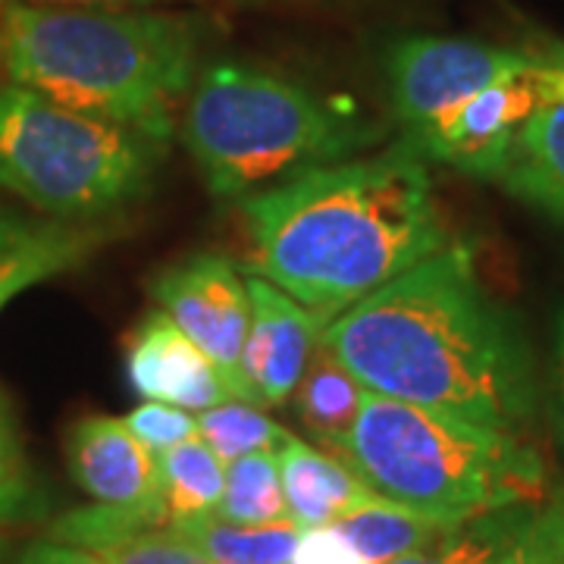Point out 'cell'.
<instances>
[{
  "label": "cell",
  "instance_id": "cell-1",
  "mask_svg": "<svg viewBox=\"0 0 564 564\" xmlns=\"http://www.w3.org/2000/svg\"><path fill=\"white\" fill-rule=\"evenodd\" d=\"M323 345L367 392L518 433L536 414V370L518 321L448 242L323 326Z\"/></svg>",
  "mask_w": 564,
  "mask_h": 564
},
{
  "label": "cell",
  "instance_id": "cell-2",
  "mask_svg": "<svg viewBox=\"0 0 564 564\" xmlns=\"http://www.w3.org/2000/svg\"><path fill=\"white\" fill-rule=\"evenodd\" d=\"M242 214L251 276L323 323L448 245L430 166L404 141L273 182L242 198Z\"/></svg>",
  "mask_w": 564,
  "mask_h": 564
},
{
  "label": "cell",
  "instance_id": "cell-3",
  "mask_svg": "<svg viewBox=\"0 0 564 564\" xmlns=\"http://www.w3.org/2000/svg\"><path fill=\"white\" fill-rule=\"evenodd\" d=\"M207 25L185 13L0 3V79L166 144Z\"/></svg>",
  "mask_w": 564,
  "mask_h": 564
},
{
  "label": "cell",
  "instance_id": "cell-4",
  "mask_svg": "<svg viewBox=\"0 0 564 564\" xmlns=\"http://www.w3.org/2000/svg\"><path fill=\"white\" fill-rule=\"evenodd\" d=\"M333 455L377 496L448 524L549 496L543 458L518 433L377 392Z\"/></svg>",
  "mask_w": 564,
  "mask_h": 564
},
{
  "label": "cell",
  "instance_id": "cell-5",
  "mask_svg": "<svg viewBox=\"0 0 564 564\" xmlns=\"http://www.w3.org/2000/svg\"><path fill=\"white\" fill-rule=\"evenodd\" d=\"M383 126L326 101L302 82L248 63H210L182 113V141L217 198H248L263 185L373 148Z\"/></svg>",
  "mask_w": 564,
  "mask_h": 564
},
{
  "label": "cell",
  "instance_id": "cell-6",
  "mask_svg": "<svg viewBox=\"0 0 564 564\" xmlns=\"http://www.w3.org/2000/svg\"><path fill=\"white\" fill-rule=\"evenodd\" d=\"M161 144L0 79V188L54 220H107L139 204Z\"/></svg>",
  "mask_w": 564,
  "mask_h": 564
},
{
  "label": "cell",
  "instance_id": "cell-7",
  "mask_svg": "<svg viewBox=\"0 0 564 564\" xmlns=\"http://www.w3.org/2000/svg\"><path fill=\"white\" fill-rule=\"evenodd\" d=\"M533 63L527 47H499L486 41L404 35L386 47V85L392 120L404 144H417L440 129L458 107L496 82Z\"/></svg>",
  "mask_w": 564,
  "mask_h": 564
},
{
  "label": "cell",
  "instance_id": "cell-8",
  "mask_svg": "<svg viewBox=\"0 0 564 564\" xmlns=\"http://www.w3.org/2000/svg\"><path fill=\"white\" fill-rule=\"evenodd\" d=\"M151 295L163 314L220 370L232 399L248 402L242 351L251 323V299L248 280L239 276L236 263L214 251L192 254L161 270L151 282Z\"/></svg>",
  "mask_w": 564,
  "mask_h": 564
},
{
  "label": "cell",
  "instance_id": "cell-9",
  "mask_svg": "<svg viewBox=\"0 0 564 564\" xmlns=\"http://www.w3.org/2000/svg\"><path fill=\"white\" fill-rule=\"evenodd\" d=\"M545 88L549 61L543 47H533V63L527 69L474 95L440 129L417 141L414 151L423 161L448 163L467 176L499 182L511 144L543 104Z\"/></svg>",
  "mask_w": 564,
  "mask_h": 564
},
{
  "label": "cell",
  "instance_id": "cell-10",
  "mask_svg": "<svg viewBox=\"0 0 564 564\" xmlns=\"http://www.w3.org/2000/svg\"><path fill=\"white\" fill-rule=\"evenodd\" d=\"M251 323L242 351L248 402L276 408L295 395L326 323L261 276H248Z\"/></svg>",
  "mask_w": 564,
  "mask_h": 564
},
{
  "label": "cell",
  "instance_id": "cell-11",
  "mask_svg": "<svg viewBox=\"0 0 564 564\" xmlns=\"http://www.w3.org/2000/svg\"><path fill=\"white\" fill-rule=\"evenodd\" d=\"M126 377L144 402L176 404L192 414L232 399L220 370L161 307L148 311L132 329L126 345Z\"/></svg>",
  "mask_w": 564,
  "mask_h": 564
},
{
  "label": "cell",
  "instance_id": "cell-12",
  "mask_svg": "<svg viewBox=\"0 0 564 564\" xmlns=\"http://www.w3.org/2000/svg\"><path fill=\"white\" fill-rule=\"evenodd\" d=\"M73 480L101 505L163 508L158 486V455L129 433L122 417L88 414L66 436Z\"/></svg>",
  "mask_w": 564,
  "mask_h": 564
},
{
  "label": "cell",
  "instance_id": "cell-13",
  "mask_svg": "<svg viewBox=\"0 0 564 564\" xmlns=\"http://www.w3.org/2000/svg\"><path fill=\"white\" fill-rule=\"evenodd\" d=\"M549 88L505 161L499 185L564 226V44L545 41Z\"/></svg>",
  "mask_w": 564,
  "mask_h": 564
},
{
  "label": "cell",
  "instance_id": "cell-14",
  "mask_svg": "<svg viewBox=\"0 0 564 564\" xmlns=\"http://www.w3.org/2000/svg\"><path fill=\"white\" fill-rule=\"evenodd\" d=\"M276 467L289 518L302 530L336 524L358 505L377 499V492L339 455L302 443L299 436L276 452Z\"/></svg>",
  "mask_w": 564,
  "mask_h": 564
},
{
  "label": "cell",
  "instance_id": "cell-15",
  "mask_svg": "<svg viewBox=\"0 0 564 564\" xmlns=\"http://www.w3.org/2000/svg\"><path fill=\"white\" fill-rule=\"evenodd\" d=\"M113 236L110 220L35 223L20 242L0 251V311L25 289L91 261Z\"/></svg>",
  "mask_w": 564,
  "mask_h": 564
},
{
  "label": "cell",
  "instance_id": "cell-16",
  "mask_svg": "<svg viewBox=\"0 0 564 564\" xmlns=\"http://www.w3.org/2000/svg\"><path fill=\"white\" fill-rule=\"evenodd\" d=\"M333 527L343 533L345 543L361 555L364 564H386L421 552L436 540H443L445 533L458 524L426 518L414 508H404L377 496L370 502L358 505L355 511H348Z\"/></svg>",
  "mask_w": 564,
  "mask_h": 564
},
{
  "label": "cell",
  "instance_id": "cell-17",
  "mask_svg": "<svg viewBox=\"0 0 564 564\" xmlns=\"http://www.w3.org/2000/svg\"><path fill=\"white\" fill-rule=\"evenodd\" d=\"M292 399H295L304 430L326 452H333L358 421L367 389L321 339Z\"/></svg>",
  "mask_w": 564,
  "mask_h": 564
},
{
  "label": "cell",
  "instance_id": "cell-18",
  "mask_svg": "<svg viewBox=\"0 0 564 564\" xmlns=\"http://www.w3.org/2000/svg\"><path fill=\"white\" fill-rule=\"evenodd\" d=\"M540 502L508 505L464 524L452 527L443 540L426 545L414 555L386 564H508L511 552L524 540Z\"/></svg>",
  "mask_w": 564,
  "mask_h": 564
},
{
  "label": "cell",
  "instance_id": "cell-19",
  "mask_svg": "<svg viewBox=\"0 0 564 564\" xmlns=\"http://www.w3.org/2000/svg\"><path fill=\"white\" fill-rule=\"evenodd\" d=\"M158 486L170 524L214 514L226 486V464L202 436L158 455Z\"/></svg>",
  "mask_w": 564,
  "mask_h": 564
},
{
  "label": "cell",
  "instance_id": "cell-20",
  "mask_svg": "<svg viewBox=\"0 0 564 564\" xmlns=\"http://www.w3.org/2000/svg\"><path fill=\"white\" fill-rule=\"evenodd\" d=\"M182 533L195 549L214 564H289L295 545L302 540V527L270 524V527H242L229 524L217 514L188 518L180 524H170Z\"/></svg>",
  "mask_w": 564,
  "mask_h": 564
},
{
  "label": "cell",
  "instance_id": "cell-21",
  "mask_svg": "<svg viewBox=\"0 0 564 564\" xmlns=\"http://www.w3.org/2000/svg\"><path fill=\"white\" fill-rule=\"evenodd\" d=\"M214 514L242 527L289 524L292 518L282 496L276 452H254L226 464V486Z\"/></svg>",
  "mask_w": 564,
  "mask_h": 564
},
{
  "label": "cell",
  "instance_id": "cell-22",
  "mask_svg": "<svg viewBox=\"0 0 564 564\" xmlns=\"http://www.w3.org/2000/svg\"><path fill=\"white\" fill-rule=\"evenodd\" d=\"M198 436L210 445L223 464L254 455V452H280L292 440V433L273 417L263 414V408L242 399H226L198 414Z\"/></svg>",
  "mask_w": 564,
  "mask_h": 564
},
{
  "label": "cell",
  "instance_id": "cell-23",
  "mask_svg": "<svg viewBox=\"0 0 564 564\" xmlns=\"http://www.w3.org/2000/svg\"><path fill=\"white\" fill-rule=\"evenodd\" d=\"M151 527H170V518L161 508H120V505H88V508H76L69 514L57 518L47 540H57L66 545H79V549H101V545L122 540L129 533L139 530H151Z\"/></svg>",
  "mask_w": 564,
  "mask_h": 564
},
{
  "label": "cell",
  "instance_id": "cell-24",
  "mask_svg": "<svg viewBox=\"0 0 564 564\" xmlns=\"http://www.w3.org/2000/svg\"><path fill=\"white\" fill-rule=\"evenodd\" d=\"M104 564H214L173 527H151L95 549Z\"/></svg>",
  "mask_w": 564,
  "mask_h": 564
},
{
  "label": "cell",
  "instance_id": "cell-25",
  "mask_svg": "<svg viewBox=\"0 0 564 564\" xmlns=\"http://www.w3.org/2000/svg\"><path fill=\"white\" fill-rule=\"evenodd\" d=\"M122 423L154 455H161L166 448H173V445L198 436V414H192L185 408H176V404L166 402L135 404L129 414H122Z\"/></svg>",
  "mask_w": 564,
  "mask_h": 564
},
{
  "label": "cell",
  "instance_id": "cell-26",
  "mask_svg": "<svg viewBox=\"0 0 564 564\" xmlns=\"http://www.w3.org/2000/svg\"><path fill=\"white\" fill-rule=\"evenodd\" d=\"M508 564H564V489L540 502Z\"/></svg>",
  "mask_w": 564,
  "mask_h": 564
},
{
  "label": "cell",
  "instance_id": "cell-27",
  "mask_svg": "<svg viewBox=\"0 0 564 564\" xmlns=\"http://www.w3.org/2000/svg\"><path fill=\"white\" fill-rule=\"evenodd\" d=\"M289 564H364L361 555L345 543L336 527H314L302 530V540L295 545Z\"/></svg>",
  "mask_w": 564,
  "mask_h": 564
},
{
  "label": "cell",
  "instance_id": "cell-28",
  "mask_svg": "<svg viewBox=\"0 0 564 564\" xmlns=\"http://www.w3.org/2000/svg\"><path fill=\"white\" fill-rule=\"evenodd\" d=\"M0 3H54V7H117V10H151L163 3H236V7H295V3H339V0H0Z\"/></svg>",
  "mask_w": 564,
  "mask_h": 564
},
{
  "label": "cell",
  "instance_id": "cell-29",
  "mask_svg": "<svg viewBox=\"0 0 564 564\" xmlns=\"http://www.w3.org/2000/svg\"><path fill=\"white\" fill-rule=\"evenodd\" d=\"M17 564H104L95 552L79 549V545L57 543V540H41L29 545Z\"/></svg>",
  "mask_w": 564,
  "mask_h": 564
},
{
  "label": "cell",
  "instance_id": "cell-30",
  "mask_svg": "<svg viewBox=\"0 0 564 564\" xmlns=\"http://www.w3.org/2000/svg\"><path fill=\"white\" fill-rule=\"evenodd\" d=\"M0 484H22V448L3 395H0Z\"/></svg>",
  "mask_w": 564,
  "mask_h": 564
},
{
  "label": "cell",
  "instance_id": "cell-31",
  "mask_svg": "<svg viewBox=\"0 0 564 564\" xmlns=\"http://www.w3.org/2000/svg\"><path fill=\"white\" fill-rule=\"evenodd\" d=\"M552 404H555V423L564 445V304L555 314V329H552Z\"/></svg>",
  "mask_w": 564,
  "mask_h": 564
},
{
  "label": "cell",
  "instance_id": "cell-32",
  "mask_svg": "<svg viewBox=\"0 0 564 564\" xmlns=\"http://www.w3.org/2000/svg\"><path fill=\"white\" fill-rule=\"evenodd\" d=\"M35 508V496L29 484H0V527L17 524Z\"/></svg>",
  "mask_w": 564,
  "mask_h": 564
},
{
  "label": "cell",
  "instance_id": "cell-33",
  "mask_svg": "<svg viewBox=\"0 0 564 564\" xmlns=\"http://www.w3.org/2000/svg\"><path fill=\"white\" fill-rule=\"evenodd\" d=\"M32 226H35L32 220H22L17 214H10L7 207H0V251H7L10 245L20 242Z\"/></svg>",
  "mask_w": 564,
  "mask_h": 564
}]
</instances>
